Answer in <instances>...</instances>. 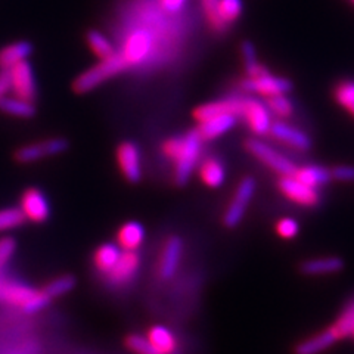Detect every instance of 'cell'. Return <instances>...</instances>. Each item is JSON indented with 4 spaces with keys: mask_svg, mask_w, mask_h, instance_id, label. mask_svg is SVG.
I'll use <instances>...</instances> for the list:
<instances>
[{
    "mask_svg": "<svg viewBox=\"0 0 354 354\" xmlns=\"http://www.w3.org/2000/svg\"><path fill=\"white\" fill-rule=\"evenodd\" d=\"M203 139L196 130H192L185 136L170 138L164 142L162 152L174 162V177L177 185H186L191 174L198 167L203 152Z\"/></svg>",
    "mask_w": 354,
    "mask_h": 354,
    "instance_id": "obj_1",
    "label": "cell"
},
{
    "mask_svg": "<svg viewBox=\"0 0 354 354\" xmlns=\"http://www.w3.org/2000/svg\"><path fill=\"white\" fill-rule=\"evenodd\" d=\"M0 301L18 307L26 313H36L49 304L50 298L43 291L0 276Z\"/></svg>",
    "mask_w": 354,
    "mask_h": 354,
    "instance_id": "obj_2",
    "label": "cell"
},
{
    "mask_svg": "<svg viewBox=\"0 0 354 354\" xmlns=\"http://www.w3.org/2000/svg\"><path fill=\"white\" fill-rule=\"evenodd\" d=\"M127 66L129 65L124 61V58L121 57L120 52H117L114 57H111L108 59H101V62L77 77L73 86L74 91L82 95L91 92L99 84H102L105 80L111 79V77L124 71Z\"/></svg>",
    "mask_w": 354,
    "mask_h": 354,
    "instance_id": "obj_3",
    "label": "cell"
},
{
    "mask_svg": "<svg viewBox=\"0 0 354 354\" xmlns=\"http://www.w3.org/2000/svg\"><path fill=\"white\" fill-rule=\"evenodd\" d=\"M70 143L64 138H52L48 140H41L37 143H30L19 148L15 152V160L21 164H30L35 161H40L43 158L55 157V155L64 153L68 149Z\"/></svg>",
    "mask_w": 354,
    "mask_h": 354,
    "instance_id": "obj_4",
    "label": "cell"
},
{
    "mask_svg": "<svg viewBox=\"0 0 354 354\" xmlns=\"http://www.w3.org/2000/svg\"><path fill=\"white\" fill-rule=\"evenodd\" d=\"M254 192H256V180L252 177H243L226 209L225 225L227 227H236L241 223L254 196Z\"/></svg>",
    "mask_w": 354,
    "mask_h": 354,
    "instance_id": "obj_5",
    "label": "cell"
},
{
    "mask_svg": "<svg viewBox=\"0 0 354 354\" xmlns=\"http://www.w3.org/2000/svg\"><path fill=\"white\" fill-rule=\"evenodd\" d=\"M241 117L245 120L250 129L259 136H264L270 133L272 129V114L268 105L260 102L259 99L245 97L242 99V114Z\"/></svg>",
    "mask_w": 354,
    "mask_h": 354,
    "instance_id": "obj_6",
    "label": "cell"
},
{
    "mask_svg": "<svg viewBox=\"0 0 354 354\" xmlns=\"http://www.w3.org/2000/svg\"><path fill=\"white\" fill-rule=\"evenodd\" d=\"M247 149L257 160H260L261 162L268 165V167H270L272 170H274L276 173H279L282 176H292L295 169H297L291 160H288L286 157H283V155H281L278 151L273 149L269 145H266L264 142H260L257 139L248 140L247 142Z\"/></svg>",
    "mask_w": 354,
    "mask_h": 354,
    "instance_id": "obj_7",
    "label": "cell"
},
{
    "mask_svg": "<svg viewBox=\"0 0 354 354\" xmlns=\"http://www.w3.org/2000/svg\"><path fill=\"white\" fill-rule=\"evenodd\" d=\"M242 87L250 93L272 97V96L286 95L288 92H291L292 84L290 80L282 79V77L272 75L268 71L257 77H248L247 80L242 82Z\"/></svg>",
    "mask_w": 354,
    "mask_h": 354,
    "instance_id": "obj_8",
    "label": "cell"
},
{
    "mask_svg": "<svg viewBox=\"0 0 354 354\" xmlns=\"http://www.w3.org/2000/svg\"><path fill=\"white\" fill-rule=\"evenodd\" d=\"M19 209L26 220L35 221V223H43L50 216V204L48 198L37 187H30L22 194Z\"/></svg>",
    "mask_w": 354,
    "mask_h": 354,
    "instance_id": "obj_9",
    "label": "cell"
},
{
    "mask_svg": "<svg viewBox=\"0 0 354 354\" xmlns=\"http://www.w3.org/2000/svg\"><path fill=\"white\" fill-rule=\"evenodd\" d=\"M10 82H12V92L15 96L27 99V101L35 102L37 93L35 73L28 61H22L9 70Z\"/></svg>",
    "mask_w": 354,
    "mask_h": 354,
    "instance_id": "obj_10",
    "label": "cell"
},
{
    "mask_svg": "<svg viewBox=\"0 0 354 354\" xmlns=\"http://www.w3.org/2000/svg\"><path fill=\"white\" fill-rule=\"evenodd\" d=\"M279 189L292 203L304 207H313L320 199L316 187L307 186L306 183L295 179L294 176H282V179L279 180Z\"/></svg>",
    "mask_w": 354,
    "mask_h": 354,
    "instance_id": "obj_11",
    "label": "cell"
},
{
    "mask_svg": "<svg viewBox=\"0 0 354 354\" xmlns=\"http://www.w3.org/2000/svg\"><path fill=\"white\" fill-rule=\"evenodd\" d=\"M117 161L120 170L130 183H138L142 179V157L136 143L123 142L117 148Z\"/></svg>",
    "mask_w": 354,
    "mask_h": 354,
    "instance_id": "obj_12",
    "label": "cell"
},
{
    "mask_svg": "<svg viewBox=\"0 0 354 354\" xmlns=\"http://www.w3.org/2000/svg\"><path fill=\"white\" fill-rule=\"evenodd\" d=\"M152 48V36L147 30H136L126 39L124 48L121 50V57L124 58L127 65H136L145 59Z\"/></svg>",
    "mask_w": 354,
    "mask_h": 354,
    "instance_id": "obj_13",
    "label": "cell"
},
{
    "mask_svg": "<svg viewBox=\"0 0 354 354\" xmlns=\"http://www.w3.org/2000/svg\"><path fill=\"white\" fill-rule=\"evenodd\" d=\"M140 266V257L136 251H123L115 266L106 273V279L111 285L121 286L135 278Z\"/></svg>",
    "mask_w": 354,
    "mask_h": 354,
    "instance_id": "obj_14",
    "label": "cell"
},
{
    "mask_svg": "<svg viewBox=\"0 0 354 354\" xmlns=\"http://www.w3.org/2000/svg\"><path fill=\"white\" fill-rule=\"evenodd\" d=\"M225 114L235 115L239 118L242 114V99L239 97L218 99V101L204 104L195 109V118L198 123H201V121H205L208 118L225 115Z\"/></svg>",
    "mask_w": 354,
    "mask_h": 354,
    "instance_id": "obj_15",
    "label": "cell"
},
{
    "mask_svg": "<svg viewBox=\"0 0 354 354\" xmlns=\"http://www.w3.org/2000/svg\"><path fill=\"white\" fill-rule=\"evenodd\" d=\"M183 256V242L180 238L173 236L165 243L162 250L160 264H158V274L164 281L171 279L176 274L177 269L180 266V260Z\"/></svg>",
    "mask_w": 354,
    "mask_h": 354,
    "instance_id": "obj_16",
    "label": "cell"
},
{
    "mask_svg": "<svg viewBox=\"0 0 354 354\" xmlns=\"http://www.w3.org/2000/svg\"><path fill=\"white\" fill-rule=\"evenodd\" d=\"M270 133L276 139L285 142L286 145H290L295 149L307 151L310 147H312V142H310V138L306 135V133L290 124L282 123V121H276V123H273Z\"/></svg>",
    "mask_w": 354,
    "mask_h": 354,
    "instance_id": "obj_17",
    "label": "cell"
},
{
    "mask_svg": "<svg viewBox=\"0 0 354 354\" xmlns=\"http://www.w3.org/2000/svg\"><path fill=\"white\" fill-rule=\"evenodd\" d=\"M236 121H238V117L235 115H229V114L217 115L213 118H208L205 121H201L196 131L203 140H212L227 133L236 124Z\"/></svg>",
    "mask_w": 354,
    "mask_h": 354,
    "instance_id": "obj_18",
    "label": "cell"
},
{
    "mask_svg": "<svg viewBox=\"0 0 354 354\" xmlns=\"http://www.w3.org/2000/svg\"><path fill=\"white\" fill-rule=\"evenodd\" d=\"M198 173L208 187H220L226 180V169L218 158L208 157L198 164Z\"/></svg>",
    "mask_w": 354,
    "mask_h": 354,
    "instance_id": "obj_19",
    "label": "cell"
},
{
    "mask_svg": "<svg viewBox=\"0 0 354 354\" xmlns=\"http://www.w3.org/2000/svg\"><path fill=\"white\" fill-rule=\"evenodd\" d=\"M337 339L339 338L335 334V330L330 326L324 332H320V334H316L313 337L307 338L306 341L300 342L295 348V354H319L328 350L330 346H334Z\"/></svg>",
    "mask_w": 354,
    "mask_h": 354,
    "instance_id": "obj_20",
    "label": "cell"
},
{
    "mask_svg": "<svg viewBox=\"0 0 354 354\" xmlns=\"http://www.w3.org/2000/svg\"><path fill=\"white\" fill-rule=\"evenodd\" d=\"M32 53V44L28 41H17L8 44L0 50V70H10L17 64L27 61V58Z\"/></svg>",
    "mask_w": 354,
    "mask_h": 354,
    "instance_id": "obj_21",
    "label": "cell"
},
{
    "mask_svg": "<svg viewBox=\"0 0 354 354\" xmlns=\"http://www.w3.org/2000/svg\"><path fill=\"white\" fill-rule=\"evenodd\" d=\"M143 241H145V229L138 221H129L118 230L117 242L123 251H138Z\"/></svg>",
    "mask_w": 354,
    "mask_h": 354,
    "instance_id": "obj_22",
    "label": "cell"
},
{
    "mask_svg": "<svg viewBox=\"0 0 354 354\" xmlns=\"http://www.w3.org/2000/svg\"><path fill=\"white\" fill-rule=\"evenodd\" d=\"M344 268V263L338 257H320L307 260L301 264V272L308 276H324L339 272Z\"/></svg>",
    "mask_w": 354,
    "mask_h": 354,
    "instance_id": "obj_23",
    "label": "cell"
},
{
    "mask_svg": "<svg viewBox=\"0 0 354 354\" xmlns=\"http://www.w3.org/2000/svg\"><path fill=\"white\" fill-rule=\"evenodd\" d=\"M0 111L12 117L31 118L36 114V106H35V102L27 101V99L18 97L15 95L14 96L8 95L3 99H0Z\"/></svg>",
    "mask_w": 354,
    "mask_h": 354,
    "instance_id": "obj_24",
    "label": "cell"
},
{
    "mask_svg": "<svg viewBox=\"0 0 354 354\" xmlns=\"http://www.w3.org/2000/svg\"><path fill=\"white\" fill-rule=\"evenodd\" d=\"M121 252H123V250H121L118 245H115V243H104V245L99 247L95 252L93 260H95L96 269L101 273L106 274L118 261Z\"/></svg>",
    "mask_w": 354,
    "mask_h": 354,
    "instance_id": "obj_25",
    "label": "cell"
},
{
    "mask_svg": "<svg viewBox=\"0 0 354 354\" xmlns=\"http://www.w3.org/2000/svg\"><path fill=\"white\" fill-rule=\"evenodd\" d=\"M292 176L307 186L316 187V189L330 180V171L324 167H319V165H306V167L295 169Z\"/></svg>",
    "mask_w": 354,
    "mask_h": 354,
    "instance_id": "obj_26",
    "label": "cell"
},
{
    "mask_svg": "<svg viewBox=\"0 0 354 354\" xmlns=\"http://www.w3.org/2000/svg\"><path fill=\"white\" fill-rule=\"evenodd\" d=\"M148 339L161 354H173L176 351V338L167 328L153 326L149 330Z\"/></svg>",
    "mask_w": 354,
    "mask_h": 354,
    "instance_id": "obj_27",
    "label": "cell"
},
{
    "mask_svg": "<svg viewBox=\"0 0 354 354\" xmlns=\"http://www.w3.org/2000/svg\"><path fill=\"white\" fill-rule=\"evenodd\" d=\"M87 43H88V48L92 49V52L99 59H108L117 53L113 43H111L102 32H99L96 30L87 32Z\"/></svg>",
    "mask_w": 354,
    "mask_h": 354,
    "instance_id": "obj_28",
    "label": "cell"
},
{
    "mask_svg": "<svg viewBox=\"0 0 354 354\" xmlns=\"http://www.w3.org/2000/svg\"><path fill=\"white\" fill-rule=\"evenodd\" d=\"M241 52H242L243 62H245L248 77H257V75L268 73V70H266L261 64L257 62V53H256V49H254V46H252V43L243 41Z\"/></svg>",
    "mask_w": 354,
    "mask_h": 354,
    "instance_id": "obj_29",
    "label": "cell"
},
{
    "mask_svg": "<svg viewBox=\"0 0 354 354\" xmlns=\"http://www.w3.org/2000/svg\"><path fill=\"white\" fill-rule=\"evenodd\" d=\"M332 329L335 330L338 338H346L353 335L354 330V300L344 308L337 322L332 325Z\"/></svg>",
    "mask_w": 354,
    "mask_h": 354,
    "instance_id": "obj_30",
    "label": "cell"
},
{
    "mask_svg": "<svg viewBox=\"0 0 354 354\" xmlns=\"http://www.w3.org/2000/svg\"><path fill=\"white\" fill-rule=\"evenodd\" d=\"M242 14V0H218V17L226 26L235 22Z\"/></svg>",
    "mask_w": 354,
    "mask_h": 354,
    "instance_id": "obj_31",
    "label": "cell"
},
{
    "mask_svg": "<svg viewBox=\"0 0 354 354\" xmlns=\"http://www.w3.org/2000/svg\"><path fill=\"white\" fill-rule=\"evenodd\" d=\"M335 101L354 117V82L339 83L335 87Z\"/></svg>",
    "mask_w": 354,
    "mask_h": 354,
    "instance_id": "obj_32",
    "label": "cell"
},
{
    "mask_svg": "<svg viewBox=\"0 0 354 354\" xmlns=\"http://www.w3.org/2000/svg\"><path fill=\"white\" fill-rule=\"evenodd\" d=\"M74 285H75V281L73 276L65 274V276H59V278L53 279L50 283H48V286L44 288L43 292L52 300V298H57L66 292H70L74 288Z\"/></svg>",
    "mask_w": 354,
    "mask_h": 354,
    "instance_id": "obj_33",
    "label": "cell"
},
{
    "mask_svg": "<svg viewBox=\"0 0 354 354\" xmlns=\"http://www.w3.org/2000/svg\"><path fill=\"white\" fill-rule=\"evenodd\" d=\"M26 221L24 214L19 208H3L0 209V232L17 229Z\"/></svg>",
    "mask_w": 354,
    "mask_h": 354,
    "instance_id": "obj_34",
    "label": "cell"
},
{
    "mask_svg": "<svg viewBox=\"0 0 354 354\" xmlns=\"http://www.w3.org/2000/svg\"><path fill=\"white\" fill-rule=\"evenodd\" d=\"M268 108L270 109V113L276 114L281 118H290L294 113L292 102L285 95H278V96L269 97Z\"/></svg>",
    "mask_w": 354,
    "mask_h": 354,
    "instance_id": "obj_35",
    "label": "cell"
},
{
    "mask_svg": "<svg viewBox=\"0 0 354 354\" xmlns=\"http://www.w3.org/2000/svg\"><path fill=\"white\" fill-rule=\"evenodd\" d=\"M201 5H203L205 18L208 19L209 26L213 27V30L218 32L225 31L227 26L218 17V0H201Z\"/></svg>",
    "mask_w": 354,
    "mask_h": 354,
    "instance_id": "obj_36",
    "label": "cell"
},
{
    "mask_svg": "<svg viewBox=\"0 0 354 354\" xmlns=\"http://www.w3.org/2000/svg\"><path fill=\"white\" fill-rule=\"evenodd\" d=\"M127 346L131 351H135L136 354H161L157 348L152 346V342L148 339V337L130 335L127 338Z\"/></svg>",
    "mask_w": 354,
    "mask_h": 354,
    "instance_id": "obj_37",
    "label": "cell"
},
{
    "mask_svg": "<svg viewBox=\"0 0 354 354\" xmlns=\"http://www.w3.org/2000/svg\"><path fill=\"white\" fill-rule=\"evenodd\" d=\"M298 230H300V226H298V221L290 217L281 218L278 223H276V232L278 235L283 239H292L298 235Z\"/></svg>",
    "mask_w": 354,
    "mask_h": 354,
    "instance_id": "obj_38",
    "label": "cell"
},
{
    "mask_svg": "<svg viewBox=\"0 0 354 354\" xmlns=\"http://www.w3.org/2000/svg\"><path fill=\"white\" fill-rule=\"evenodd\" d=\"M17 250V242L12 238H2L0 239V270L14 257Z\"/></svg>",
    "mask_w": 354,
    "mask_h": 354,
    "instance_id": "obj_39",
    "label": "cell"
},
{
    "mask_svg": "<svg viewBox=\"0 0 354 354\" xmlns=\"http://www.w3.org/2000/svg\"><path fill=\"white\" fill-rule=\"evenodd\" d=\"M330 176L339 182H354V167L351 165H337L332 169Z\"/></svg>",
    "mask_w": 354,
    "mask_h": 354,
    "instance_id": "obj_40",
    "label": "cell"
},
{
    "mask_svg": "<svg viewBox=\"0 0 354 354\" xmlns=\"http://www.w3.org/2000/svg\"><path fill=\"white\" fill-rule=\"evenodd\" d=\"M12 92V82H10L9 70H0V99H3Z\"/></svg>",
    "mask_w": 354,
    "mask_h": 354,
    "instance_id": "obj_41",
    "label": "cell"
},
{
    "mask_svg": "<svg viewBox=\"0 0 354 354\" xmlns=\"http://www.w3.org/2000/svg\"><path fill=\"white\" fill-rule=\"evenodd\" d=\"M160 5L165 12L176 14V12H180V10L185 8L186 0H160Z\"/></svg>",
    "mask_w": 354,
    "mask_h": 354,
    "instance_id": "obj_42",
    "label": "cell"
},
{
    "mask_svg": "<svg viewBox=\"0 0 354 354\" xmlns=\"http://www.w3.org/2000/svg\"><path fill=\"white\" fill-rule=\"evenodd\" d=\"M353 335H354V330H353Z\"/></svg>",
    "mask_w": 354,
    "mask_h": 354,
    "instance_id": "obj_43",
    "label": "cell"
},
{
    "mask_svg": "<svg viewBox=\"0 0 354 354\" xmlns=\"http://www.w3.org/2000/svg\"><path fill=\"white\" fill-rule=\"evenodd\" d=\"M353 3H354V0H353Z\"/></svg>",
    "mask_w": 354,
    "mask_h": 354,
    "instance_id": "obj_44",
    "label": "cell"
}]
</instances>
